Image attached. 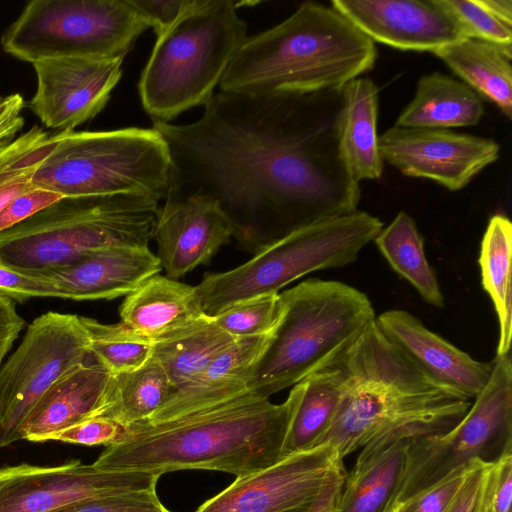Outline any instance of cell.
<instances>
[{"label":"cell","instance_id":"1","mask_svg":"<svg viewBox=\"0 0 512 512\" xmlns=\"http://www.w3.org/2000/svg\"><path fill=\"white\" fill-rule=\"evenodd\" d=\"M341 102V90L219 91L192 123L153 122L173 163L167 199L214 198L234 235L258 248L355 212L361 190L340 148Z\"/></svg>","mask_w":512,"mask_h":512},{"label":"cell","instance_id":"2","mask_svg":"<svg viewBox=\"0 0 512 512\" xmlns=\"http://www.w3.org/2000/svg\"><path fill=\"white\" fill-rule=\"evenodd\" d=\"M302 392L294 385L275 404L246 391L215 406L150 424L126 427L124 437L106 446L94 466L109 471L164 474L204 469L243 477L282 459L287 429Z\"/></svg>","mask_w":512,"mask_h":512},{"label":"cell","instance_id":"3","mask_svg":"<svg viewBox=\"0 0 512 512\" xmlns=\"http://www.w3.org/2000/svg\"><path fill=\"white\" fill-rule=\"evenodd\" d=\"M336 362L344 390L321 444L332 445L342 459L391 432L444 434L462 420L472 403L424 377L385 338L375 321Z\"/></svg>","mask_w":512,"mask_h":512},{"label":"cell","instance_id":"4","mask_svg":"<svg viewBox=\"0 0 512 512\" xmlns=\"http://www.w3.org/2000/svg\"><path fill=\"white\" fill-rule=\"evenodd\" d=\"M374 42L332 6L306 1L279 24L248 36L219 91L246 95L341 90L370 71Z\"/></svg>","mask_w":512,"mask_h":512},{"label":"cell","instance_id":"5","mask_svg":"<svg viewBox=\"0 0 512 512\" xmlns=\"http://www.w3.org/2000/svg\"><path fill=\"white\" fill-rule=\"evenodd\" d=\"M247 37L235 1L190 0L157 36L138 82L142 107L152 122L171 123L204 106Z\"/></svg>","mask_w":512,"mask_h":512},{"label":"cell","instance_id":"6","mask_svg":"<svg viewBox=\"0 0 512 512\" xmlns=\"http://www.w3.org/2000/svg\"><path fill=\"white\" fill-rule=\"evenodd\" d=\"M280 296L283 316L248 384L264 398L330 366L376 319L369 298L339 281L310 278Z\"/></svg>","mask_w":512,"mask_h":512},{"label":"cell","instance_id":"7","mask_svg":"<svg viewBox=\"0 0 512 512\" xmlns=\"http://www.w3.org/2000/svg\"><path fill=\"white\" fill-rule=\"evenodd\" d=\"M160 206L136 194L62 197L0 232V264L45 271L112 246H148Z\"/></svg>","mask_w":512,"mask_h":512},{"label":"cell","instance_id":"8","mask_svg":"<svg viewBox=\"0 0 512 512\" xmlns=\"http://www.w3.org/2000/svg\"><path fill=\"white\" fill-rule=\"evenodd\" d=\"M32 177L35 188L62 197L136 194L166 200L173 163L153 127L59 132Z\"/></svg>","mask_w":512,"mask_h":512},{"label":"cell","instance_id":"9","mask_svg":"<svg viewBox=\"0 0 512 512\" xmlns=\"http://www.w3.org/2000/svg\"><path fill=\"white\" fill-rule=\"evenodd\" d=\"M382 228L379 218L356 210L293 230L259 247L244 264L206 274L195 286L202 309L214 317L242 301L278 293L313 271L348 265Z\"/></svg>","mask_w":512,"mask_h":512},{"label":"cell","instance_id":"10","mask_svg":"<svg viewBox=\"0 0 512 512\" xmlns=\"http://www.w3.org/2000/svg\"><path fill=\"white\" fill-rule=\"evenodd\" d=\"M149 27L131 0H32L3 32L9 55L45 59L125 58Z\"/></svg>","mask_w":512,"mask_h":512},{"label":"cell","instance_id":"11","mask_svg":"<svg viewBox=\"0 0 512 512\" xmlns=\"http://www.w3.org/2000/svg\"><path fill=\"white\" fill-rule=\"evenodd\" d=\"M485 387L462 420L440 435L409 444L404 483L396 504L423 492L474 460L496 464L512 452V362L496 355Z\"/></svg>","mask_w":512,"mask_h":512},{"label":"cell","instance_id":"12","mask_svg":"<svg viewBox=\"0 0 512 512\" xmlns=\"http://www.w3.org/2000/svg\"><path fill=\"white\" fill-rule=\"evenodd\" d=\"M89 354L80 316L50 311L34 319L0 368V448L20 440V428L36 402Z\"/></svg>","mask_w":512,"mask_h":512},{"label":"cell","instance_id":"13","mask_svg":"<svg viewBox=\"0 0 512 512\" xmlns=\"http://www.w3.org/2000/svg\"><path fill=\"white\" fill-rule=\"evenodd\" d=\"M346 476L343 459L323 443L236 477L194 512H333Z\"/></svg>","mask_w":512,"mask_h":512},{"label":"cell","instance_id":"14","mask_svg":"<svg viewBox=\"0 0 512 512\" xmlns=\"http://www.w3.org/2000/svg\"><path fill=\"white\" fill-rule=\"evenodd\" d=\"M160 474L101 470L72 460L57 466L0 468V512H56L107 495L156 489Z\"/></svg>","mask_w":512,"mask_h":512},{"label":"cell","instance_id":"15","mask_svg":"<svg viewBox=\"0 0 512 512\" xmlns=\"http://www.w3.org/2000/svg\"><path fill=\"white\" fill-rule=\"evenodd\" d=\"M379 151L383 162L402 174L458 191L498 160L500 146L492 138L451 129L393 125L379 136Z\"/></svg>","mask_w":512,"mask_h":512},{"label":"cell","instance_id":"16","mask_svg":"<svg viewBox=\"0 0 512 512\" xmlns=\"http://www.w3.org/2000/svg\"><path fill=\"white\" fill-rule=\"evenodd\" d=\"M124 58L65 57L33 63L37 86L29 109L47 127L74 131L107 105Z\"/></svg>","mask_w":512,"mask_h":512},{"label":"cell","instance_id":"17","mask_svg":"<svg viewBox=\"0 0 512 512\" xmlns=\"http://www.w3.org/2000/svg\"><path fill=\"white\" fill-rule=\"evenodd\" d=\"M331 6L372 42L434 53L466 38L439 0H333Z\"/></svg>","mask_w":512,"mask_h":512},{"label":"cell","instance_id":"18","mask_svg":"<svg viewBox=\"0 0 512 512\" xmlns=\"http://www.w3.org/2000/svg\"><path fill=\"white\" fill-rule=\"evenodd\" d=\"M385 338L424 377L464 400H473L485 387L493 362H479L430 331L411 313L392 309L376 316Z\"/></svg>","mask_w":512,"mask_h":512},{"label":"cell","instance_id":"19","mask_svg":"<svg viewBox=\"0 0 512 512\" xmlns=\"http://www.w3.org/2000/svg\"><path fill=\"white\" fill-rule=\"evenodd\" d=\"M234 235L231 220L207 195L167 199L159 208L154 235L166 276L177 279L209 263Z\"/></svg>","mask_w":512,"mask_h":512},{"label":"cell","instance_id":"20","mask_svg":"<svg viewBox=\"0 0 512 512\" xmlns=\"http://www.w3.org/2000/svg\"><path fill=\"white\" fill-rule=\"evenodd\" d=\"M160 271L148 246H112L71 266L37 272L55 284L60 298L83 301L127 296Z\"/></svg>","mask_w":512,"mask_h":512},{"label":"cell","instance_id":"21","mask_svg":"<svg viewBox=\"0 0 512 512\" xmlns=\"http://www.w3.org/2000/svg\"><path fill=\"white\" fill-rule=\"evenodd\" d=\"M273 333L237 338L195 378L172 391L160 408L144 422L157 424L170 421L248 391L253 369Z\"/></svg>","mask_w":512,"mask_h":512},{"label":"cell","instance_id":"22","mask_svg":"<svg viewBox=\"0 0 512 512\" xmlns=\"http://www.w3.org/2000/svg\"><path fill=\"white\" fill-rule=\"evenodd\" d=\"M111 374L89 354L59 377L24 420L20 440L50 441L59 432L94 417L101 408Z\"/></svg>","mask_w":512,"mask_h":512},{"label":"cell","instance_id":"23","mask_svg":"<svg viewBox=\"0 0 512 512\" xmlns=\"http://www.w3.org/2000/svg\"><path fill=\"white\" fill-rule=\"evenodd\" d=\"M417 436L401 430L364 445L333 512H392L406 475L408 447Z\"/></svg>","mask_w":512,"mask_h":512},{"label":"cell","instance_id":"24","mask_svg":"<svg viewBox=\"0 0 512 512\" xmlns=\"http://www.w3.org/2000/svg\"><path fill=\"white\" fill-rule=\"evenodd\" d=\"M121 323L139 336L158 341L209 318L195 286L155 275L126 296L119 309Z\"/></svg>","mask_w":512,"mask_h":512},{"label":"cell","instance_id":"25","mask_svg":"<svg viewBox=\"0 0 512 512\" xmlns=\"http://www.w3.org/2000/svg\"><path fill=\"white\" fill-rule=\"evenodd\" d=\"M339 141L356 181L378 180L383 173L377 122L379 89L368 77H357L341 88Z\"/></svg>","mask_w":512,"mask_h":512},{"label":"cell","instance_id":"26","mask_svg":"<svg viewBox=\"0 0 512 512\" xmlns=\"http://www.w3.org/2000/svg\"><path fill=\"white\" fill-rule=\"evenodd\" d=\"M483 115V99L478 93L461 80L433 72L419 78L414 97L394 125L450 129L474 126Z\"/></svg>","mask_w":512,"mask_h":512},{"label":"cell","instance_id":"27","mask_svg":"<svg viewBox=\"0 0 512 512\" xmlns=\"http://www.w3.org/2000/svg\"><path fill=\"white\" fill-rule=\"evenodd\" d=\"M462 82L512 117V51L473 38H464L433 53Z\"/></svg>","mask_w":512,"mask_h":512},{"label":"cell","instance_id":"28","mask_svg":"<svg viewBox=\"0 0 512 512\" xmlns=\"http://www.w3.org/2000/svg\"><path fill=\"white\" fill-rule=\"evenodd\" d=\"M301 384V396L287 429L282 458L319 446L341 403L344 378L336 361Z\"/></svg>","mask_w":512,"mask_h":512},{"label":"cell","instance_id":"29","mask_svg":"<svg viewBox=\"0 0 512 512\" xmlns=\"http://www.w3.org/2000/svg\"><path fill=\"white\" fill-rule=\"evenodd\" d=\"M169 379L154 358L140 368L111 374L108 390L96 415L110 418L124 427L148 420L171 393Z\"/></svg>","mask_w":512,"mask_h":512},{"label":"cell","instance_id":"30","mask_svg":"<svg viewBox=\"0 0 512 512\" xmlns=\"http://www.w3.org/2000/svg\"><path fill=\"white\" fill-rule=\"evenodd\" d=\"M236 340L209 317L178 334L154 341L151 356L164 369L172 392L195 378Z\"/></svg>","mask_w":512,"mask_h":512},{"label":"cell","instance_id":"31","mask_svg":"<svg viewBox=\"0 0 512 512\" xmlns=\"http://www.w3.org/2000/svg\"><path fill=\"white\" fill-rule=\"evenodd\" d=\"M512 224L502 214L492 216L481 242L482 285L491 297L499 321L496 355L509 354L512 333Z\"/></svg>","mask_w":512,"mask_h":512},{"label":"cell","instance_id":"32","mask_svg":"<svg viewBox=\"0 0 512 512\" xmlns=\"http://www.w3.org/2000/svg\"><path fill=\"white\" fill-rule=\"evenodd\" d=\"M392 269L406 279L430 305L442 308L444 297L424 251L423 237L404 211L373 240Z\"/></svg>","mask_w":512,"mask_h":512},{"label":"cell","instance_id":"33","mask_svg":"<svg viewBox=\"0 0 512 512\" xmlns=\"http://www.w3.org/2000/svg\"><path fill=\"white\" fill-rule=\"evenodd\" d=\"M54 146V135L38 125L0 146V211L16 197L35 189L33 174Z\"/></svg>","mask_w":512,"mask_h":512},{"label":"cell","instance_id":"34","mask_svg":"<svg viewBox=\"0 0 512 512\" xmlns=\"http://www.w3.org/2000/svg\"><path fill=\"white\" fill-rule=\"evenodd\" d=\"M89 338V351L110 374L134 371L151 357L153 341L137 335L121 322L104 324L80 316Z\"/></svg>","mask_w":512,"mask_h":512},{"label":"cell","instance_id":"35","mask_svg":"<svg viewBox=\"0 0 512 512\" xmlns=\"http://www.w3.org/2000/svg\"><path fill=\"white\" fill-rule=\"evenodd\" d=\"M279 293L257 296L222 311L212 321L235 338L273 333L283 316Z\"/></svg>","mask_w":512,"mask_h":512},{"label":"cell","instance_id":"36","mask_svg":"<svg viewBox=\"0 0 512 512\" xmlns=\"http://www.w3.org/2000/svg\"><path fill=\"white\" fill-rule=\"evenodd\" d=\"M458 21L466 38L482 40L512 51V26L486 10L478 0H439Z\"/></svg>","mask_w":512,"mask_h":512},{"label":"cell","instance_id":"37","mask_svg":"<svg viewBox=\"0 0 512 512\" xmlns=\"http://www.w3.org/2000/svg\"><path fill=\"white\" fill-rule=\"evenodd\" d=\"M156 489L132 491L83 500L56 512H166Z\"/></svg>","mask_w":512,"mask_h":512},{"label":"cell","instance_id":"38","mask_svg":"<svg viewBox=\"0 0 512 512\" xmlns=\"http://www.w3.org/2000/svg\"><path fill=\"white\" fill-rule=\"evenodd\" d=\"M469 466L458 469L429 489L396 504L392 512H447L465 479Z\"/></svg>","mask_w":512,"mask_h":512},{"label":"cell","instance_id":"39","mask_svg":"<svg viewBox=\"0 0 512 512\" xmlns=\"http://www.w3.org/2000/svg\"><path fill=\"white\" fill-rule=\"evenodd\" d=\"M494 465L479 460L472 461L447 512H487Z\"/></svg>","mask_w":512,"mask_h":512},{"label":"cell","instance_id":"40","mask_svg":"<svg viewBox=\"0 0 512 512\" xmlns=\"http://www.w3.org/2000/svg\"><path fill=\"white\" fill-rule=\"evenodd\" d=\"M0 295L14 301L31 297H57L60 292L55 284L37 271H21L0 264Z\"/></svg>","mask_w":512,"mask_h":512},{"label":"cell","instance_id":"41","mask_svg":"<svg viewBox=\"0 0 512 512\" xmlns=\"http://www.w3.org/2000/svg\"><path fill=\"white\" fill-rule=\"evenodd\" d=\"M126 432V427L107 417L87 418L56 434L52 441L71 444L111 445L120 441Z\"/></svg>","mask_w":512,"mask_h":512},{"label":"cell","instance_id":"42","mask_svg":"<svg viewBox=\"0 0 512 512\" xmlns=\"http://www.w3.org/2000/svg\"><path fill=\"white\" fill-rule=\"evenodd\" d=\"M61 198L57 193L37 188L16 197L0 211V232L12 228Z\"/></svg>","mask_w":512,"mask_h":512},{"label":"cell","instance_id":"43","mask_svg":"<svg viewBox=\"0 0 512 512\" xmlns=\"http://www.w3.org/2000/svg\"><path fill=\"white\" fill-rule=\"evenodd\" d=\"M190 0H131L133 6L159 36L171 26Z\"/></svg>","mask_w":512,"mask_h":512},{"label":"cell","instance_id":"44","mask_svg":"<svg viewBox=\"0 0 512 512\" xmlns=\"http://www.w3.org/2000/svg\"><path fill=\"white\" fill-rule=\"evenodd\" d=\"M25 326L15 301L0 295V364Z\"/></svg>","mask_w":512,"mask_h":512},{"label":"cell","instance_id":"45","mask_svg":"<svg viewBox=\"0 0 512 512\" xmlns=\"http://www.w3.org/2000/svg\"><path fill=\"white\" fill-rule=\"evenodd\" d=\"M25 103L19 93L5 96L0 102V146L11 142L23 128L24 118L21 111Z\"/></svg>","mask_w":512,"mask_h":512},{"label":"cell","instance_id":"46","mask_svg":"<svg viewBox=\"0 0 512 512\" xmlns=\"http://www.w3.org/2000/svg\"><path fill=\"white\" fill-rule=\"evenodd\" d=\"M479 3L493 16L503 23L512 26L511 0H478Z\"/></svg>","mask_w":512,"mask_h":512},{"label":"cell","instance_id":"47","mask_svg":"<svg viewBox=\"0 0 512 512\" xmlns=\"http://www.w3.org/2000/svg\"><path fill=\"white\" fill-rule=\"evenodd\" d=\"M3 98H4V97L0 95V102L3 100Z\"/></svg>","mask_w":512,"mask_h":512},{"label":"cell","instance_id":"48","mask_svg":"<svg viewBox=\"0 0 512 512\" xmlns=\"http://www.w3.org/2000/svg\"><path fill=\"white\" fill-rule=\"evenodd\" d=\"M166 512H171L170 510H167Z\"/></svg>","mask_w":512,"mask_h":512},{"label":"cell","instance_id":"49","mask_svg":"<svg viewBox=\"0 0 512 512\" xmlns=\"http://www.w3.org/2000/svg\"><path fill=\"white\" fill-rule=\"evenodd\" d=\"M487 512H488V508H487Z\"/></svg>","mask_w":512,"mask_h":512}]
</instances>
